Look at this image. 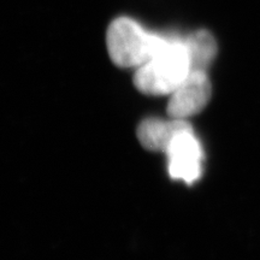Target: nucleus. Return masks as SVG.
<instances>
[{
  "instance_id": "f03ea898",
  "label": "nucleus",
  "mask_w": 260,
  "mask_h": 260,
  "mask_svg": "<svg viewBox=\"0 0 260 260\" xmlns=\"http://www.w3.org/2000/svg\"><path fill=\"white\" fill-rule=\"evenodd\" d=\"M167 39L146 30L134 19L119 17L107 29V51L116 65L138 69L158 53Z\"/></svg>"
},
{
  "instance_id": "423d86ee",
  "label": "nucleus",
  "mask_w": 260,
  "mask_h": 260,
  "mask_svg": "<svg viewBox=\"0 0 260 260\" xmlns=\"http://www.w3.org/2000/svg\"><path fill=\"white\" fill-rule=\"evenodd\" d=\"M183 41L189 57L190 70L206 71L217 53V44L212 34L200 29L183 38Z\"/></svg>"
},
{
  "instance_id": "7ed1b4c3",
  "label": "nucleus",
  "mask_w": 260,
  "mask_h": 260,
  "mask_svg": "<svg viewBox=\"0 0 260 260\" xmlns=\"http://www.w3.org/2000/svg\"><path fill=\"white\" fill-rule=\"evenodd\" d=\"M165 154L169 159V174L171 178L188 184L199 180L203 174L204 151L191 125L175 136Z\"/></svg>"
},
{
  "instance_id": "39448f33",
  "label": "nucleus",
  "mask_w": 260,
  "mask_h": 260,
  "mask_svg": "<svg viewBox=\"0 0 260 260\" xmlns=\"http://www.w3.org/2000/svg\"><path fill=\"white\" fill-rule=\"evenodd\" d=\"M190 126L187 119L147 118L138 126V139L146 149L153 152H167L172 140L181 130Z\"/></svg>"
},
{
  "instance_id": "f257e3e1",
  "label": "nucleus",
  "mask_w": 260,
  "mask_h": 260,
  "mask_svg": "<svg viewBox=\"0 0 260 260\" xmlns=\"http://www.w3.org/2000/svg\"><path fill=\"white\" fill-rule=\"evenodd\" d=\"M190 71L183 38L168 37L158 53L136 69L134 84L147 95H170Z\"/></svg>"
},
{
  "instance_id": "20e7f679",
  "label": "nucleus",
  "mask_w": 260,
  "mask_h": 260,
  "mask_svg": "<svg viewBox=\"0 0 260 260\" xmlns=\"http://www.w3.org/2000/svg\"><path fill=\"white\" fill-rule=\"evenodd\" d=\"M211 92L212 87L206 71H190L183 82L169 95L168 115L177 119L195 116L207 105Z\"/></svg>"
}]
</instances>
